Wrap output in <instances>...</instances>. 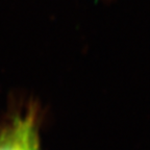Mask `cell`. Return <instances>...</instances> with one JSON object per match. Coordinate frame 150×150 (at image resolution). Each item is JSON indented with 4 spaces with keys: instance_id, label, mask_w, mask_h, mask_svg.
<instances>
[{
    "instance_id": "cell-1",
    "label": "cell",
    "mask_w": 150,
    "mask_h": 150,
    "mask_svg": "<svg viewBox=\"0 0 150 150\" xmlns=\"http://www.w3.org/2000/svg\"><path fill=\"white\" fill-rule=\"evenodd\" d=\"M0 150H40L35 114L15 118L0 132Z\"/></svg>"
}]
</instances>
